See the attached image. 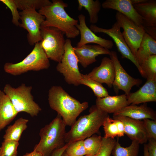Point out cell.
Wrapping results in <instances>:
<instances>
[{
    "label": "cell",
    "instance_id": "f35d334b",
    "mask_svg": "<svg viewBox=\"0 0 156 156\" xmlns=\"http://www.w3.org/2000/svg\"><path fill=\"white\" fill-rule=\"evenodd\" d=\"M68 144L69 143H66L63 147L55 150L53 152L50 156H61Z\"/></svg>",
    "mask_w": 156,
    "mask_h": 156
},
{
    "label": "cell",
    "instance_id": "ba28073f",
    "mask_svg": "<svg viewBox=\"0 0 156 156\" xmlns=\"http://www.w3.org/2000/svg\"><path fill=\"white\" fill-rule=\"evenodd\" d=\"M78 62L71 41L67 38L65 40L64 54L56 69L63 75L66 81L68 84L75 86L80 85L79 81L82 78V74L79 70Z\"/></svg>",
    "mask_w": 156,
    "mask_h": 156
},
{
    "label": "cell",
    "instance_id": "4fadbf2b",
    "mask_svg": "<svg viewBox=\"0 0 156 156\" xmlns=\"http://www.w3.org/2000/svg\"><path fill=\"white\" fill-rule=\"evenodd\" d=\"M112 118L120 120L123 123L125 134L132 141L138 142L140 144L146 143L148 137L143 121L121 116H113Z\"/></svg>",
    "mask_w": 156,
    "mask_h": 156
},
{
    "label": "cell",
    "instance_id": "8d00e7d4",
    "mask_svg": "<svg viewBox=\"0 0 156 156\" xmlns=\"http://www.w3.org/2000/svg\"><path fill=\"white\" fill-rule=\"evenodd\" d=\"M148 141L146 146L149 156H156V140L149 138Z\"/></svg>",
    "mask_w": 156,
    "mask_h": 156
},
{
    "label": "cell",
    "instance_id": "83f0119b",
    "mask_svg": "<svg viewBox=\"0 0 156 156\" xmlns=\"http://www.w3.org/2000/svg\"><path fill=\"white\" fill-rule=\"evenodd\" d=\"M140 66L147 80L156 81V55L150 56Z\"/></svg>",
    "mask_w": 156,
    "mask_h": 156
},
{
    "label": "cell",
    "instance_id": "60d3db41",
    "mask_svg": "<svg viewBox=\"0 0 156 156\" xmlns=\"http://www.w3.org/2000/svg\"><path fill=\"white\" fill-rule=\"evenodd\" d=\"M23 156H43V155L40 152L33 150L30 153H26Z\"/></svg>",
    "mask_w": 156,
    "mask_h": 156
},
{
    "label": "cell",
    "instance_id": "b9f144b4",
    "mask_svg": "<svg viewBox=\"0 0 156 156\" xmlns=\"http://www.w3.org/2000/svg\"><path fill=\"white\" fill-rule=\"evenodd\" d=\"M148 0H130L131 2L133 5L135 4L142 3L147 1Z\"/></svg>",
    "mask_w": 156,
    "mask_h": 156
},
{
    "label": "cell",
    "instance_id": "cb8c5ba5",
    "mask_svg": "<svg viewBox=\"0 0 156 156\" xmlns=\"http://www.w3.org/2000/svg\"><path fill=\"white\" fill-rule=\"evenodd\" d=\"M29 121L28 119L22 117L16 120L12 125L7 127L3 136V141L18 142L22 133L27 127Z\"/></svg>",
    "mask_w": 156,
    "mask_h": 156
},
{
    "label": "cell",
    "instance_id": "f1b7e54d",
    "mask_svg": "<svg viewBox=\"0 0 156 156\" xmlns=\"http://www.w3.org/2000/svg\"><path fill=\"white\" fill-rule=\"evenodd\" d=\"M102 137L94 134L83 140L84 146L87 156H94L97 153L101 145Z\"/></svg>",
    "mask_w": 156,
    "mask_h": 156
},
{
    "label": "cell",
    "instance_id": "ee69618b",
    "mask_svg": "<svg viewBox=\"0 0 156 156\" xmlns=\"http://www.w3.org/2000/svg\"><path fill=\"white\" fill-rule=\"evenodd\" d=\"M61 156H69L67 155L64 151V152L62 154V155Z\"/></svg>",
    "mask_w": 156,
    "mask_h": 156
},
{
    "label": "cell",
    "instance_id": "7a4b0ae2",
    "mask_svg": "<svg viewBox=\"0 0 156 156\" xmlns=\"http://www.w3.org/2000/svg\"><path fill=\"white\" fill-rule=\"evenodd\" d=\"M68 6V4L62 0H53L51 5L39 10L38 12L45 17L41 27L56 28L63 32L68 39L77 36L79 34L76 27L78 21L66 12L65 8Z\"/></svg>",
    "mask_w": 156,
    "mask_h": 156
},
{
    "label": "cell",
    "instance_id": "d590c367",
    "mask_svg": "<svg viewBox=\"0 0 156 156\" xmlns=\"http://www.w3.org/2000/svg\"><path fill=\"white\" fill-rule=\"evenodd\" d=\"M143 121L148 139L153 138L156 140V120L146 119Z\"/></svg>",
    "mask_w": 156,
    "mask_h": 156
},
{
    "label": "cell",
    "instance_id": "30bf717a",
    "mask_svg": "<svg viewBox=\"0 0 156 156\" xmlns=\"http://www.w3.org/2000/svg\"><path fill=\"white\" fill-rule=\"evenodd\" d=\"M19 14L21 23L19 26L28 31L27 37L29 44L33 45L41 41L40 27L45 20V17L33 9L22 10Z\"/></svg>",
    "mask_w": 156,
    "mask_h": 156
},
{
    "label": "cell",
    "instance_id": "1f68e13d",
    "mask_svg": "<svg viewBox=\"0 0 156 156\" xmlns=\"http://www.w3.org/2000/svg\"><path fill=\"white\" fill-rule=\"evenodd\" d=\"M18 142L3 141L0 147V156H17Z\"/></svg>",
    "mask_w": 156,
    "mask_h": 156
},
{
    "label": "cell",
    "instance_id": "7c38bea8",
    "mask_svg": "<svg viewBox=\"0 0 156 156\" xmlns=\"http://www.w3.org/2000/svg\"><path fill=\"white\" fill-rule=\"evenodd\" d=\"M109 55L114 67L115 76L112 86L116 92L119 90H123L127 95L130 93L134 86H139L142 82V80L135 78L129 75L124 69L118 60L117 53L111 51Z\"/></svg>",
    "mask_w": 156,
    "mask_h": 156
},
{
    "label": "cell",
    "instance_id": "8992f818",
    "mask_svg": "<svg viewBox=\"0 0 156 156\" xmlns=\"http://www.w3.org/2000/svg\"><path fill=\"white\" fill-rule=\"evenodd\" d=\"M32 89L31 86H27L24 83L16 88L6 84L3 92L9 98L18 113L25 112L33 117L37 116L42 109L34 101L31 93Z\"/></svg>",
    "mask_w": 156,
    "mask_h": 156
},
{
    "label": "cell",
    "instance_id": "d6a6232c",
    "mask_svg": "<svg viewBox=\"0 0 156 156\" xmlns=\"http://www.w3.org/2000/svg\"><path fill=\"white\" fill-rule=\"evenodd\" d=\"M102 126L105 133L104 138H114L118 136V129L114 120L109 116L105 119Z\"/></svg>",
    "mask_w": 156,
    "mask_h": 156
},
{
    "label": "cell",
    "instance_id": "603a6c76",
    "mask_svg": "<svg viewBox=\"0 0 156 156\" xmlns=\"http://www.w3.org/2000/svg\"><path fill=\"white\" fill-rule=\"evenodd\" d=\"M156 55V40L145 32L135 56L140 65L150 56Z\"/></svg>",
    "mask_w": 156,
    "mask_h": 156
},
{
    "label": "cell",
    "instance_id": "5bb4252c",
    "mask_svg": "<svg viewBox=\"0 0 156 156\" xmlns=\"http://www.w3.org/2000/svg\"><path fill=\"white\" fill-rule=\"evenodd\" d=\"M78 18L79 23L76 27L79 31L81 37L77 47H80L89 43H94L108 49L112 48L114 45L112 41L98 36L88 27L85 21V16L83 14H79Z\"/></svg>",
    "mask_w": 156,
    "mask_h": 156
},
{
    "label": "cell",
    "instance_id": "4dcf8cb0",
    "mask_svg": "<svg viewBox=\"0 0 156 156\" xmlns=\"http://www.w3.org/2000/svg\"><path fill=\"white\" fill-rule=\"evenodd\" d=\"M83 140H78L68 143L69 144L65 152L69 156H85L86 153Z\"/></svg>",
    "mask_w": 156,
    "mask_h": 156
},
{
    "label": "cell",
    "instance_id": "9c48e42d",
    "mask_svg": "<svg viewBox=\"0 0 156 156\" xmlns=\"http://www.w3.org/2000/svg\"><path fill=\"white\" fill-rule=\"evenodd\" d=\"M117 22L123 29L124 38L131 53L135 56L140 46L145 31L142 25H138L121 13L115 15Z\"/></svg>",
    "mask_w": 156,
    "mask_h": 156
},
{
    "label": "cell",
    "instance_id": "e575fe53",
    "mask_svg": "<svg viewBox=\"0 0 156 156\" xmlns=\"http://www.w3.org/2000/svg\"><path fill=\"white\" fill-rule=\"evenodd\" d=\"M0 1L6 5L10 10L12 15V23L16 26H19L20 24L19 20L20 16L14 0H0Z\"/></svg>",
    "mask_w": 156,
    "mask_h": 156
},
{
    "label": "cell",
    "instance_id": "9a60e30c",
    "mask_svg": "<svg viewBox=\"0 0 156 156\" xmlns=\"http://www.w3.org/2000/svg\"><path fill=\"white\" fill-rule=\"evenodd\" d=\"M74 52L78 62L83 68L96 61V57L99 55L106 54L110 55L111 52L99 45L84 44L77 47H73Z\"/></svg>",
    "mask_w": 156,
    "mask_h": 156
},
{
    "label": "cell",
    "instance_id": "484cf974",
    "mask_svg": "<svg viewBox=\"0 0 156 156\" xmlns=\"http://www.w3.org/2000/svg\"><path fill=\"white\" fill-rule=\"evenodd\" d=\"M140 144L137 142L132 141L131 145L124 147L121 146L117 138L112 150L114 156H138Z\"/></svg>",
    "mask_w": 156,
    "mask_h": 156
},
{
    "label": "cell",
    "instance_id": "2e32d148",
    "mask_svg": "<svg viewBox=\"0 0 156 156\" xmlns=\"http://www.w3.org/2000/svg\"><path fill=\"white\" fill-rule=\"evenodd\" d=\"M91 79L101 84L105 83L111 88L114 80L115 70L112 60L107 57L102 59L100 65L87 74Z\"/></svg>",
    "mask_w": 156,
    "mask_h": 156
},
{
    "label": "cell",
    "instance_id": "4316f807",
    "mask_svg": "<svg viewBox=\"0 0 156 156\" xmlns=\"http://www.w3.org/2000/svg\"><path fill=\"white\" fill-rule=\"evenodd\" d=\"M81 75L79 84L86 86L91 88L97 97H103L109 95L108 91L102 84L91 79L87 74H82Z\"/></svg>",
    "mask_w": 156,
    "mask_h": 156
},
{
    "label": "cell",
    "instance_id": "52a82bcc",
    "mask_svg": "<svg viewBox=\"0 0 156 156\" xmlns=\"http://www.w3.org/2000/svg\"><path fill=\"white\" fill-rule=\"evenodd\" d=\"M40 42L42 47L49 59L60 62L64 52V34L53 27H40Z\"/></svg>",
    "mask_w": 156,
    "mask_h": 156
},
{
    "label": "cell",
    "instance_id": "7402d4cb",
    "mask_svg": "<svg viewBox=\"0 0 156 156\" xmlns=\"http://www.w3.org/2000/svg\"><path fill=\"white\" fill-rule=\"evenodd\" d=\"M18 114L8 97L0 90V131L11 123Z\"/></svg>",
    "mask_w": 156,
    "mask_h": 156
},
{
    "label": "cell",
    "instance_id": "277c9868",
    "mask_svg": "<svg viewBox=\"0 0 156 156\" xmlns=\"http://www.w3.org/2000/svg\"><path fill=\"white\" fill-rule=\"evenodd\" d=\"M66 126L58 114L49 124L41 128L39 133L40 140L34 150L41 153L43 156H50L55 150L65 144Z\"/></svg>",
    "mask_w": 156,
    "mask_h": 156
},
{
    "label": "cell",
    "instance_id": "f546056e",
    "mask_svg": "<svg viewBox=\"0 0 156 156\" xmlns=\"http://www.w3.org/2000/svg\"><path fill=\"white\" fill-rule=\"evenodd\" d=\"M18 9L23 10L27 9L40 10L49 5L52 2L49 0H14Z\"/></svg>",
    "mask_w": 156,
    "mask_h": 156
},
{
    "label": "cell",
    "instance_id": "44dd1931",
    "mask_svg": "<svg viewBox=\"0 0 156 156\" xmlns=\"http://www.w3.org/2000/svg\"><path fill=\"white\" fill-rule=\"evenodd\" d=\"M133 6L142 18L144 27H156V0H148Z\"/></svg>",
    "mask_w": 156,
    "mask_h": 156
},
{
    "label": "cell",
    "instance_id": "ab89813d",
    "mask_svg": "<svg viewBox=\"0 0 156 156\" xmlns=\"http://www.w3.org/2000/svg\"><path fill=\"white\" fill-rule=\"evenodd\" d=\"M145 32L156 40V27H144Z\"/></svg>",
    "mask_w": 156,
    "mask_h": 156
},
{
    "label": "cell",
    "instance_id": "ffe728a7",
    "mask_svg": "<svg viewBox=\"0 0 156 156\" xmlns=\"http://www.w3.org/2000/svg\"><path fill=\"white\" fill-rule=\"evenodd\" d=\"M113 115L123 116L140 120L146 119L156 120L155 112L148 107L146 103L140 106L135 105H128L113 114Z\"/></svg>",
    "mask_w": 156,
    "mask_h": 156
},
{
    "label": "cell",
    "instance_id": "836d02e7",
    "mask_svg": "<svg viewBox=\"0 0 156 156\" xmlns=\"http://www.w3.org/2000/svg\"><path fill=\"white\" fill-rule=\"evenodd\" d=\"M116 141L114 138L103 137L100 148L94 156H110Z\"/></svg>",
    "mask_w": 156,
    "mask_h": 156
},
{
    "label": "cell",
    "instance_id": "5b68a950",
    "mask_svg": "<svg viewBox=\"0 0 156 156\" xmlns=\"http://www.w3.org/2000/svg\"><path fill=\"white\" fill-rule=\"evenodd\" d=\"M50 66L49 59L39 42L35 44L31 51L23 60L16 63H6L4 65V69L6 73L17 76L30 71H39L47 69Z\"/></svg>",
    "mask_w": 156,
    "mask_h": 156
},
{
    "label": "cell",
    "instance_id": "6da1fadb",
    "mask_svg": "<svg viewBox=\"0 0 156 156\" xmlns=\"http://www.w3.org/2000/svg\"><path fill=\"white\" fill-rule=\"evenodd\" d=\"M48 100L50 107L61 116L66 126H72L79 115L88 107L87 102L80 103L60 86L51 87Z\"/></svg>",
    "mask_w": 156,
    "mask_h": 156
},
{
    "label": "cell",
    "instance_id": "3957f363",
    "mask_svg": "<svg viewBox=\"0 0 156 156\" xmlns=\"http://www.w3.org/2000/svg\"><path fill=\"white\" fill-rule=\"evenodd\" d=\"M89 111V114L81 116L66 133L65 143L84 140L98 133L105 119L109 116L96 105L92 106Z\"/></svg>",
    "mask_w": 156,
    "mask_h": 156
},
{
    "label": "cell",
    "instance_id": "d4e9b609",
    "mask_svg": "<svg viewBox=\"0 0 156 156\" xmlns=\"http://www.w3.org/2000/svg\"><path fill=\"white\" fill-rule=\"evenodd\" d=\"M79 10L84 8L88 12L89 16L90 22L92 24L96 23L98 20V13L101 6L99 0H78Z\"/></svg>",
    "mask_w": 156,
    "mask_h": 156
},
{
    "label": "cell",
    "instance_id": "e0dca14e",
    "mask_svg": "<svg viewBox=\"0 0 156 156\" xmlns=\"http://www.w3.org/2000/svg\"><path fill=\"white\" fill-rule=\"evenodd\" d=\"M104 9L115 10L138 25H143L142 19L138 14L130 0H106L101 4Z\"/></svg>",
    "mask_w": 156,
    "mask_h": 156
},
{
    "label": "cell",
    "instance_id": "74e56055",
    "mask_svg": "<svg viewBox=\"0 0 156 156\" xmlns=\"http://www.w3.org/2000/svg\"><path fill=\"white\" fill-rule=\"evenodd\" d=\"M114 119L116 125L118 129V137H120L123 136L125 134L124 126L123 122L120 120L118 119Z\"/></svg>",
    "mask_w": 156,
    "mask_h": 156
},
{
    "label": "cell",
    "instance_id": "7bdbcfd3",
    "mask_svg": "<svg viewBox=\"0 0 156 156\" xmlns=\"http://www.w3.org/2000/svg\"><path fill=\"white\" fill-rule=\"evenodd\" d=\"M144 156H149L146 144V143L144 144Z\"/></svg>",
    "mask_w": 156,
    "mask_h": 156
},
{
    "label": "cell",
    "instance_id": "d6986e66",
    "mask_svg": "<svg viewBox=\"0 0 156 156\" xmlns=\"http://www.w3.org/2000/svg\"><path fill=\"white\" fill-rule=\"evenodd\" d=\"M95 105L98 108L108 114H114L128 105L126 95L124 94L115 96L108 95L101 98L97 97Z\"/></svg>",
    "mask_w": 156,
    "mask_h": 156
},
{
    "label": "cell",
    "instance_id": "8fae6325",
    "mask_svg": "<svg viewBox=\"0 0 156 156\" xmlns=\"http://www.w3.org/2000/svg\"><path fill=\"white\" fill-rule=\"evenodd\" d=\"M120 28L117 22L110 29L101 28L95 24H91L90 26V29L94 33H103L111 37L115 42L118 51L121 54L122 57L130 60L137 67L141 76L145 78L144 73L125 41Z\"/></svg>",
    "mask_w": 156,
    "mask_h": 156
},
{
    "label": "cell",
    "instance_id": "ac0fdd59",
    "mask_svg": "<svg viewBox=\"0 0 156 156\" xmlns=\"http://www.w3.org/2000/svg\"><path fill=\"white\" fill-rule=\"evenodd\" d=\"M128 105L156 101V81L147 80L145 84L135 92L126 95Z\"/></svg>",
    "mask_w": 156,
    "mask_h": 156
}]
</instances>
